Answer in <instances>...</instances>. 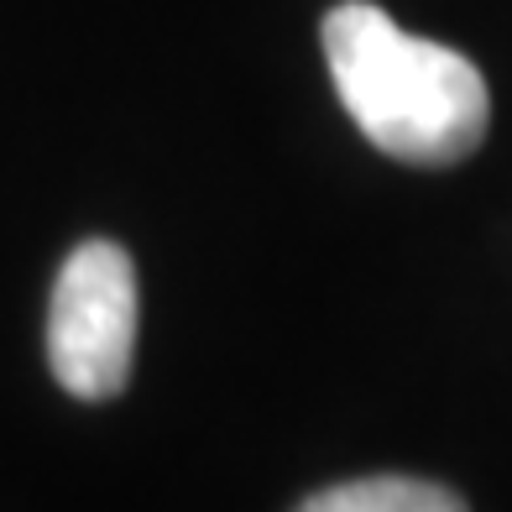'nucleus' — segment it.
<instances>
[{
    "label": "nucleus",
    "instance_id": "3",
    "mask_svg": "<svg viewBox=\"0 0 512 512\" xmlns=\"http://www.w3.org/2000/svg\"><path fill=\"white\" fill-rule=\"evenodd\" d=\"M293 512H471L460 492L424 476H356L304 497Z\"/></svg>",
    "mask_w": 512,
    "mask_h": 512
},
{
    "label": "nucleus",
    "instance_id": "1",
    "mask_svg": "<svg viewBox=\"0 0 512 512\" xmlns=\"http://www.w3.org/2000/svg\"><path fill=\"white\" fill-rule=\"evenodd\" d=\"M319 42L340 105L377 152L413 168H455L486 142L492 95L465 53L403 32L366 0L335 6Z\"/></svg>",
    "mask_w": 512,
    "mask_h": 512
},
{
    "label": "nucleus",
    "instance_id": "2",
    "mask_svg": "<svg viewBox=\"0 0 512 512\" xmlns=\"http://www.w3.org/2000/svg\"><path fill=\"white\" fill-rule=\"evenodd\" d=\"M136 267L115 241H84L68 251L48 304V366L63 392L105 403L126 387L136 356Z\"/></svg>",
    "mask_w": 512,
    "mask_h": 512
}]
</instances>
